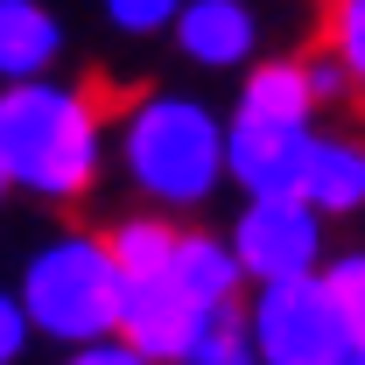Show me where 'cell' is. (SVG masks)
<instances>
[{
	"mask_svg": "<svg viewBox=\"0 0 365 365\" xmlns=\"http://www.w3.org/2000/svg\"><path fill=\"white\" fill-rule=\"evenodd\" d=\"M246 323H253L260 365H344L351 359V330L330 302V281H317V274L267 281L260 302L246 309Z\"/></svg>",
	"mask_w": 365,
	"mask_h": 365,
	"instance_id": "cell-4",
	"label": "cell"
},
{
	"mask_svg": "<svg viewBox=\"0 0 365 365\" xmlns=\"http://www.w3.org/2000/svg\"><path fill=\"white\" fill-rule=\"evenodd\" d=\"M302 162H309V127L239 120L232 140H225V169L253 197H302Z\"/></svg>",
	"mask_w": 365,
	"mask_h": 365,
	"instance_id": "cell-7",
	"label": "cell"
},
{
	"mask_svg": "<svg viewBox=\"0 0 365 365\" xmlns=\"http://www.w3.org/2000/svg\"><path fill=\"white\" fill-rule=\"evenodd\" d=\"M204 302L182 288L176 274H148V281H127V302H120V337L134 344L140 359L155 365H182L197 330H204Z\"/></svg>",
	"mask_w": 365,
	"mask_h": 365,
	"instance_id": "cell-6",
	"label": "cell"
},
{
	"mask_svg": "<svg viewBox=\"0 0 365 365\" xmlns=\"http://www.w3.org/2000/svg\"><path fill=\"white\" fill-rule=\"evenodd\" d=\"M56 56V21L36 0H0V71L7 78H36Z\"/></svg>",
	"mask_w": 365,
	"mask_h": 365,
	"instance_id": "cell-12",
	"label": "cell"
},
{
	"mask_svg": "<svg viewBox=\"0 0 365 365\" xmlns=\"http://www.w3.org/2000/svg\"><path fill=\"white\" fill-rule=\"evenodd\" d=\"M302 204H317V211H351V204H365V155L344 148V140H309Z\"/></svg>",
	"mask_w": 365,
	"mask_h": 365,
	"instance_id": "cell-11",
	"label": "cell"
},
{
	"mask_svg": "<svg viewBox=\"0 0 365 365\" xmlns=\"http://www.w3.org/2000/svg\"><path fill=\"white\" fill-rule=\"evenodd\" d=\"M246 281H295V274L317 267V204L302 197H253V211L239 218V239H232Z\"/></svg>",
	"mask_w": 365,
	"mask_h": 365,
	"instance_id": "cell-5",
	"label": "cell"
},
{
	"mask_svg": "<svg viewBox=\"0 0 365 365\" xmlns=\"http://www.w3.org/2000/svg\"><path fill=\"white\" fill-rule=\"evenodd\" d=\"M323 98V78L309 56H281V63H260L253 78H246V106H239V120H281V127H302L309 113H317Z\"/></svg>",
	"mask_w": 365,
	"mask_h": 365,
	"instance_id": "cell-8",
	"label": "cell"
},
{
	"mask_svg": "<svg viewBox=\"0 0 365 365\" xmlns=\"http://www.w3.org/2000/svg\"><path fill=\"white\" fill-rule=\"evenodd\" d=\"M120 302H127V274L113 267V253L98 239H63L21 281V309L36 330L63 344H98L120 337Z\"/></svg>",
	"mask_w": 365,
	"mask_h": 365,
	"instance_id": "cell-2",
	"label": "cell"
},
{
	"mask_svg": "<svg viewBox=\"0 0 365 365\" xmlns=\"http://www.w3.org/2000/svg\"><path fill=\"white\" fill-rule=\"evenodd\" d=\"M176 29H182V49L204 56V63H239L253 43V14L239 0H190L176 14Z\"/></svg>",
	"mask_w": 365,
	"mask_h": 365,
	"instance_id": "cell-9",
	"label": "cell"
},
{
	"mask_svg": "<svg viewBox=\"0 0 365 365\" xmlns=\"http://www.w3.org/2000/svg\"><path fill=\"white\" fill-rule=\"evenodd\" d=\"M113 7V21L120 29H155V21H169L176 14V0H106Z\"/></svg>",
	"mask_w": 365,
	"mask_h": 365,
	"instance_id": "cell-16",
	"label": "cell"
},
{
	"mask_svg": "<svg viewBox=\"0 0 365 365\" xmlns=\"http://www.w3.org/2000/svg\"><path fill=\"white\" fill-rule=\"evenodd\" d=\"M323 281H330V302H337V317H344V330H351V351H365V253L337 260Z\"/></svg>",
	"mask_w": 365,
	"mask_h": 365,
	"instance_id": "cell-15",
	"label": "cell"
},
{
	"mask_svg": "<svg viewBox=\"0 0 365 365\" xmlns=\"http://www.w3.org/2000/svg\"><path fill=\"white\" fill-rule=\"evenodd\" d=\"M71 365H155V359H140L127 337H98V344H78V359Z\"/></svg>",
	"mask_w": 365,
	"mask_h": 365,
	"instance_id": "cell-17",
	"label": "cell"
},
{
	"mask_svg": "<svg viewBox=\"0 0 365 365\" xmlns=\"http://www.w3.org/2000/svg\"><path fill=\"white\" fill-rule=\"evenodd\" d=\"M309 63H344V71L365 85V0H323Z\"/></svg>",
	"mask_w": 365,
	"mask_h": 365,
	"instance_id": "cell-14",
	"label": "cell"
},
{
	"mask_svg": "<svg viewBox=\"0 0 365 365\" xmlns=\"http://www.w3.org/2000/svg\"><path fill=\"white\" fill-rule=\"evenodd\" d=\"M127 162H134V176L155 197L190 204V197H204L218 182V169H225V134H218V120L204 106L155 98V106H140L134 127H127Z\"/></svg>",
	"mask_w": 365,
	"mask_h": 365,
	"instance_id": "cell-3",
	"label": "cell"
},
{
	"mask_svg": "<svg viewBox=\"0 0 365 365\" xmlns=\"http://www.w3.org/2000/svg\"><path fill=\"white\" fill-rule=\"evenodd\" d=\"M0 190H7V169H0Z\"/></svg>",
	"mask_w": 365,
	"mask_h": 365,
	"instance_id": "cell-20",
	"label": "cell"
},
{
	"mask_svg": "<svg viewBox=\"0 0 365 365\" xmlns=\"http://www.w3.org/2000/svg\"><path fill=\"white\" fill-rule=\"evenodd\" d=\"M21 337H29V309L0 295V365H14V351H21Z\"/></svg>",
	"mask_w": 365,
	"mask_h": 365,
	"instance_id": "cell-18",
	"label": "cell"
},
{
	"mask_svg": "<svg viewBox=\"0 0 365 365\" xmlns=\"http://www.w3.org/2000/svg\"><path fill=\"white\" fill-rule=\"evenodd\" d=\"M344 365H365V351H351V359H344Z\"/></svg>",
	"mask_w": 365,
	"mask_h": 365,
	"instance_id": "cell-19",
	"label": "cell"
},
{
	"mask_svg": "<svg viewBox=\"0 0 365 365\" xmlns=\"http://www.w3.org/2000/svg\"><path fill=\"white\" fill-rule=\"evenodd\" d=\"M120 113V98L106 78H91L78 91L49 85H7L0 91V169L21 190L43 197H78L98 176V127Z\"/></svg>",
	"mask_w": 365,
	"mask_h": 365,
	"instance_id": "cell-1",
	"label": "cell"
},
{
	"mask_svg": "<svg viewBox=\"0 0 365 365\" xmlns=\"http://www.w3.org/2000/svg\"><path fill=\"white\" fill-rule=\"evenodd\" d=\"M98 246L113 253V267L127 274V281H148V274H169V267H176L182 232L162 225V218H127V225L98 232Z\"/></svg>",
	"mask_w": 365,
	"mask_h": 365,
	"instance_id": "cell-13",
	"label": "cell"
},
{
	"mask_svg": "<svg viewBox=\"0 0 365 365\" xmlns=\"http://www.w3.org/2000/svg\"><path fill=\"white\" fill-rule=\"evenodd\" d=\"M204 302V309H225V302H239V281H246V267H239V253L232 246H218V239H204V232H182L176 246V267H169Z\"/></svg>",
	"mask_w": 365,
	"mask_h": 365,
	"instance_id": "cell-10",
	"label": "cell"
}]
</instances>
